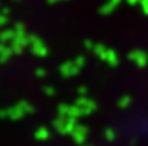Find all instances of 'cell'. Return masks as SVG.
<instances>
[{
	"instance_id": "obj_11",
	"label": "cell",
	"mask_w": 148,
	"mask_h": 146,
	"mask_svg": "<svg viewBox=\"0 0 148 146\" xmlns=\"http://www.w3.org/2000/svg\"><path fill=\"white\" fill-rule=\"evenodd\" d=\"M127 3L130 5H135L136 3H140V0H127Z\"/></svg>"
},
{
	"instance_id": "obj_2",
	"label": "cell",
	"mask_w": 148,
	"mask_h": 146,
	"mask_svg": "<svg viewBox=\"0 0 148 146\" xmlns=\"http://www.w3.org/2000/svg\"><path fill=\"white\" fill-rule=\"evenodd\" d=\"M77 105L81 106V107L84 110V113H86V114L92 113V111H95V109H96V103H95L92 100L86 98V97H81V98H79L78 102H77Z\"/></svg>"
},
{
	"instance_id": "obj_1",
	"label": "cell",
	"mask_w": 148,
	"mask_h": 146,
	"mask_svg": "<svg viewBox=\"0 0 148 146\" xmlns=\"http://www.w3.org/2000/svg\"><path fill=\"white\" fill-rule=\"evenodd\" d=\"M129 58L130 61H133L136 66L139 67H146L147 64H148V56L146 52L143 51H139V49H135V51L130 52L129 54Z\"/></svg>"
},
{
	"instance_id": "obj_4",
	"label": "cell",
	"mask_w": 148,
	"mask_h": 146,
	"mask_svg": "<svg viewBox=\"0 0 148 146\" xmlns=\"http://www.w3.org/2000/svg\"><path fill=\"white\" fill-rule=\"evenodd\" d=\"M121 0H108L101 8H100V13L104 16H108L116 9V8L120 5Z\"/></svg>"
},
{
	"instance_id": "obj_8",
	"label": "cell",
	"mask_w": 148,
	"mask_h": 146,
	"mask_svg": "<svg viewBox=\"0 0 148 146\" xmlns=\"http://www.w3.org/2000/svg\"><path fill=\"white\" fill-rule=\"evenodd\" d=\"M74 62H75V65H77V66L79 67V69H82V67L84 66V64H86V59H84L83 57H81V56H79L78 58H77V59H75V61H74Z\"/></svg>"
},
{
	"instance_id": "obj_6",
	"label": "cell",
	"mask_w": 148,
	"mask_h": 146,
	"mask_svg": "<svg viewBox=\"0 0 148 146\" xmlns=\"http://www.w3.org/2000/svg\"><path fill=\"white\" fill-rule=\"evenodd\" d=\"M94 52L100 59H105V56H107L108 48H105L103 44H95L94 47Z\"/></svg>"
},
{
	"instance_id": "obj_9",
	"label": "cell",
	"mask_w": 148,
	"mask_h": 146,
	"mask_svg": "<svg viewBox=\"0 0 148 146\" xmlns=\"http://www.w3.org/2000/svg\"><path fill=\"white\" fill-rule=\"evenodd\" d=\"M140 5L143 8V12L148 14V0H140Z\"/></svg>"
},
{
	"instance_id": "obj_5",
	"label": "cell",
	"mask_w": 148,
	"mask_h": 146,
	"mask_svg": "<svg viewBox=\"0 0 148 146\" xmlns=\"http://www.w3.org/2000/svg\"><path fill=\"white\" fill-rule=\"evenodd\" d=\"M104 61H107L108 65H109V66H112V67L117 66V65H118V56H117V53H116L113 49H108L107 56H105Z\"/></svg>"
},
{
	"instance_id": "obj_7",
	"label": "cell",
	"mask_w": 148,
	"mask_h": 146,
	"mask_svg": "<svg viewBox=\"0 0 148 146\" xmlns=\"http://www.w3.org/2000/svg\"><path fill=\"white\" fill-rule=\"evenodd\" d=\"M130 103H131V97H129V96H123V97H121L118 100V106L121 109H126Z\"/></svg>"
},
{
	"instance_id": "obj_10",
	"label": "cell",
	"mask_w": 148,
	"mask_h": 146,
	"mask_svg": "<svg viewBox=\"0 0 148 146\" xmlns=\"http://www.w3.org/2000/svg\"><path fill=\"white\" fill-rule=\"evenodd\" d=\"M84 45H86V48H87V49H90V51H94V47H95V44L92 43V41L86 40V41H84Z\"/></svg>"
},
{
	"instance_id": "obj_3",
	"label": "cell",
	"mask_w": 148,
	"mask_h": 146,
	"mask_svg": "<svg viewBox=\"0 0 148 146\" xmlns=\"http://www.w3.org/2000/svg\"><path fill=\"white\" fill-rule=\"evenodd\" d=\"M78 71H79V67L75 65V62H66V64H64L61 66V74L66 78L73 76Z\"/></svg>"
},
{
	"instance_id": "obj_13",
	"label": "cell",
	"mask_w": 148,
	"mask_h": 146,
	"mask_svg": "<svg viewBox=\"0 0 148 146\" xmlns=\"http://www.w3.org/2000/svg\"><path fill=\"white\" fill-rule=\"evenodd\" d=\"M52 1H57V0H52Z\"/></svg>"
},
{
	"instance_id": "obj_12",
	"label": "cell",
	"mask_w": 148,
	"mask_h": 146,
	"mask_svg": "<svg viewBox=\"0 0 148 146\" xmlns=\"http://www.w3.org/2000/svg\"><path fill=\"white\" fill-rule=\"evenodd\" d=\"M87 92V91H86V88H79V93H83V95H84V93H86Z\"/></svg>"
}]
</instances>
